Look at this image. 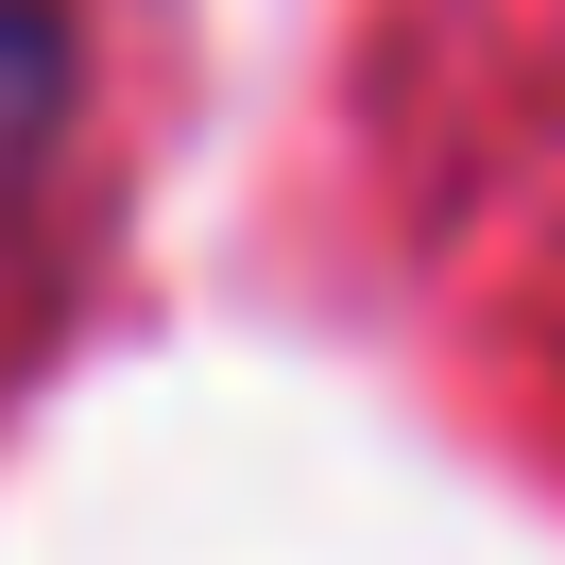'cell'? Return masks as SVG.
<instances>
[{"label":"cell","instance_id":"cell-1","mask_svg":"<svg viewBox=\"0 0 565 565\" xmlns=\"http://www.w3.org/2000/svg\"><path fill=\"white\" fill-rule=\"evenodd\" d=\"M70 70H86V18H70V0H0V172H35V154H52Z\"/></svg>","mask_w":565,"mask_h":565}]
</instances>
